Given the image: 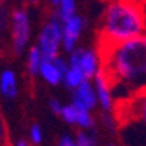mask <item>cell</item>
Masks as SVG:
<instances>
[{
	"label": "cell",
	"instance_id": "6da1fadb",
	"mask_svg": "<svg viewBox=\"0 0 146 146\" xmlns=\"http://www.w3.org/2000/svg\"><path fill=\"white\" fill-rule=\"evenodd\" d=\"M102 70L115 100H129L146 89V32L117 44L101 45Z\"/></svg>",
	"mask_w": 146,
	"mask_h": 146
},
{
	"label": "cell",
	"instance_id": "7a4b0ae2",
	"mask_svg": "<svg viewBox=\"0 0 146 146\" xmlns=\"http://www.w3.org/2000/svg\"><path fill=\"white\" fill-rule=\"evenodd\" d=\"M146 32V7L137 0H110L100 28V45H110Z\"/></svg>",
	"mask_w": 146,
	"mask_h": 146
},
{
	"label": "cell",
	"instance_id": "3957f363",
	"mask_svg": "<svg viewBox=\"0 0 146 146\" xmlns=\"http://www.w3.org/2000/svg\"><path fill=\"white\" fill-rule=\"evenodd\" d=\"M62 36H63V22L57 16V13H54L42 27L38 36V44H36L44 58H54L56 56L60 54Z\"/></svg>",
	"mask_w": 146,
	"mask_h": 146
},
{
	"label": "cell",
	"instance_id": "277c9868",
	"mask_svg": "<svg viewBox=\"0 0 146 146\" xmlns=\"http://www.w3.org/2000/svg\"><path fill=\"white\" fill-rule=\"evenodd\" d=\"M69 66L75 67L83 73L86 79H94L95 75L102 69V58L98 51L92 50V48H83L76 47L69 53Z\"/></svg>",
	"mask_w": 146,
	"mask_h": 146
},
{
	"label": "cell",
	"instance_id": "5b68a950",
	"mask_svg": "<svg viewBox=\"0 0 146 146\" xmlns=\"http://www.w3.org/2000/svg\"><path fill=\"white\" fill-rule=\"evenodd\" d=\"M31 38L29 15L25 9H16L12 15V47L15 54H22L27 50Z\"/></svg>",
	"mask_w": 146,
	"mask_h": 146
},
{
	"label": "cell",
	"instance_id": "8992f818",
	"mask_svg": "<svg viewBox=\"0 0 146 146\" xmlns=\"http://www.w3.org/2000/svg\"><path fill=\"white\" fill-rule=\"evenodd\" d=\"M92 83L95 88L98 105L102 110V113L104 111H114V107H115L114 91L111 86V82H110L108 76L105 75V72L102 69L95 75V78L92 79Z\"/></svg>",
	"mask_w": 146,
	"mask_h": 146
},
{
	"label": "cell",
	"instance_id": "52a82bcc",
	"mask_svg": "<svg viewBox=\"0 0 146 146\" xmlns=\"http://www.w3.org/2000/svg\"><path fill=\"white\" fill-rule=\"evenodd\" d=\"M85 27V21L82 16L75 13L73 16L63 21V36H62V48L66 53H70L73 48L78 47V41Z\"/></svg>",
	"mask_w": 146,
	"mask_h": 146
},
{
	"label": "cell",
	"instance_id": "ba28073f",
	"mask_svg": "<svg viewBox=\"0 0 146 146\" xmlns=\"http://www.w3.org/2000/svg\"><path fill=\"white\" fill-rule=\"evenodd\" d=\"M72 102H75L76 105L82 107V108H86L89 111L95 110L98 107V100H96V94H95V88H94V83L91 79H85L80 85L75 89H72Z\"/></svg>",
	"mask_w": 146,
	"mask_h": 146
},
{
	"label": "cell",
	"instance_id": "9c48e42d",
	"mask_svg": "<svg viewBox=\"0 0 146 146\" xmlns=\"http://www.w3.org/2000/svg\"><path fill=\"white\" fill-rule=\"evenodd\" d=\"M38 75L42 78L44 82H47L51 86H56V85H60L63 80V72L60 70L53 58H44L41 67L38 70Z\"/></svg>",
	"mask_w": 146,
	"mask_h": 146
},
{
	"label": "cell",
	"instance_id": "30bf717a",
	"mask_svg": "<svg viewBox=\"0 0 146 146\" xmlns=\"http://www.w3.org/2000/svg\"><path fill=\"white\" fill-rule=\"evenodd\" d=\"M126 101H129V115L146 126V89Z\"/></svg>",
	"mask_w": 146,
	"mask_h": 146
},
{
	"label": "cell",
	"instance_id": "8fae6325",
	"mask_svg": "<svg viewBox=\"0 0 146 146\" xmlns=\"http://www.w3.org/2000/svg\"><path fill=\"white\" fill-rule=\"evenodd\" d=\"M0 94L7 100L18 96V78L13 70H3L0 75Z\"/></svg>",
	"mask_w": 146,
	"mask_h": 146
},
{
	"label": "cell",
	"instance_id": "7c38bea8",
	"mask_svg": "<svg viewBox=\"0 0 146 146\" xmlns=\"http://www.w3.org/2000/svg\"><path fill=\"white\" fill-rule=\"evenodd\" d=\"M42 60H44V56H42V53L38 47L35 45V47L29 48V51L27 54V67H28V72L32 76L38 75V70L41 67Z\"/></svg>",
	"mask_w": 146,
	"mask_h": 146
},
{
	"label": "cell",
	"instance_id": "4fadbf2b",
	"mask_svg": "<svg viewBox=\"0 0 146 146\" xmlns=\"http://www.w3.org/2000/svg\"><path fill=\"white\" fill-rule=\"evenodd\" d=\"M85 79L83 76V73L80 72V70H78V69H75V67H67V70L64 72V75H63V80H62V83H64V86L66 88H69V89H75L78 85H80Z\"/></svg>",
	"mask_w": 146,
	"mask_h": 146
},
{
	"label": "cell",
	"instance_id": "5bb4252c",
	"mask_svg": "<svg viewBox=\"0 0 146 146\" xmlns=\"http://www.w3.org/2000/svg\"><path fill=\"white\" fill-rule=\"evenodd\" d=\"M76 146H95L98 145V135L94 129H80V131L75 136Z\"/></svg>",
	"mask_w": 146,
	"mask_h": 146
},
{
	"label": "cell",
	"instance_id": "9a60e30c",
	"mask_svg": "<svg viewBox=\"0 0 146 146\" xmlns=\"http://www.w3.org/2000/svg\"><path fill=\"white\" fill-rule=\"evenodd\" d=\"M78 114H79V105H76L75 102L70 104H63V108L60 111V117L63 118V121H66L67 124L76 126V120H78Z\"/></svg>",
	"mask_w": 146,
	"mask_h": 146
},
{
	"label": "cell",
	"instance_id": "2e32d148",
	"mask_svg": "<svg viewBox=\"0 0 146 146\" xmlns=\"http://www.w3.org/2000/svg\"><path fill=\"white\" fill-rule=\"evenodd\" d=\"M57 7H58L57 16L63 22L67 18H70V16H73L76 13V0H62Z\"/></svg>",
	"mask_w": 146,
	"mask_h": 146
},
{
	"label": "cell",
	"instance_id": "e0dca14e",
	"mask_svg": "<svg viewBox=\"0 0 146 146\" xmlns=\"http://www.w3.org/2000/svg\"><path fill=\"white\" fill-rule=\"evenodd\" d=\"M76 126L79 129H94L95 127V120L92 115V111L86 108L79 107V114H78V120H76Z\"/></svg>",
	"mask_w": 146,
	"mask_h": 146
},
{
	"label": "cell",
	"instance_id": "ac0fdd59",
	"mask_svg": "<svg viewBox=\"0 0 146 146\" xmlns=\"http://www.w3.org/2000/svg\"><path fill=\"white\" fill-rule=\"evenodd\" d=\"M44 140V131L40 126L34 124L29 130V143H34V145H40L42 143Z\"/></svg>",
	"mask_w": 146,
	"mask_h": 146
},
{
	"label": "cell",
	"instance_id": "d6986e66",
	"mask_svg": "<svg viewBox=\"0 0 146 146\" xmlns=\"http://www.w3.org/2000/svg\"><path fill=\"white\" fill-rule=\"evenodd\" d=\"M102 124L108 130H115L117 129V115L113 114V111H104L102 114Z\"/></svg>",
	"mask_w": 146,
	"mask_h": 146
},
{
	"label": "cell",
	"instance_id": "ffe728a7",
	"mask_svg": "<svg viewBox=\"0 0 146 146\" xmlns=\"http://www.w3.org/2000/svg\"><path fill=\"white\" fill-rule=\"evenodd\" d=\"M58 145L60 146H76V139L72 135H63L58 139Z\"/></svg>",
	"mask_w": 146,
	"mask_h": 146
},
{
	"label": "cell",
	"instance_id": "44dd1931",
	"mask_svg": "<svg viewBox=\"0 0 146 146\" xmlns=\"http://www.w3.org/2000/svg\"><path fill=\"white\" fill-rule=\"evenodd\" d=\"M48 105H50V110L54 113V114H60V111H62V108H63V102L62 101H58V100H56V98H53V100H50L48 101Z\"/></svg>",
	"mask_w": 146,
	"mask_h": 146
},
{
	"label": "cell",
	"instance_id": "7402d4cb",
	"mask_svg": "<svg viewBox=\"0 0 146 146\" xmlns=\"http://www.w3.org/2000/svg\"><path fill=\"white\" fill-rule=\"evenodd\" d=\"M5 136H6V133H5V126H3L2 113H0V143H3V142H5Z\"/></svg>",
	"mask_w": 146,
	"mask_h": 146
},
{
	"label": "cell",
	"instance_id": "603a6c76",
	"mask_svg": "<svg viewBox=\"0 0 146 146\" xmlns=\"http://www.w3.org/2000/svg\"><path fill=\"white\" fill-rule=\"evenodd\" d=\"M28 145H29V140H23V139L16 140V146H28Z\"/></svg>",
	"mask_w": 146,
	"mask_h": 146
},
{
	"label": "cell",
	"instance_id": "cb8c5ba5",
	"mask_svg": "<svg viewBox=\"0 0 146 146\" xmlns=\"http://www.w3.org/2000/svg\"><path fill=\"white\" fill-rule=\"evenodd\" d=\"M50 2H51V5H53V6H58V3L62 2V0H50Z\"/></svg>",
	"mask_w": 146,
	"mask_h": 146
},
{
	"label": "cell",
	"instance_id": "d4e9b609",
	"mask_svg": "<svg viewBox=\"0 0 146 146\" xmlns=\"http://www.w3.org/2000/svg\"><path fill=\"white\" fill-rule=\"evenodd\" d=\"M137 2H140V3H143V5H146V0H137Z\"/></svg>",
	"mask_w": 146,
	"mask_h": 146
},
{
	"label": "cell",
	"instance_id": "484cf974",
	"mask_svg": "<svg viewBox=\"0 0 146 146\" xmlns=\"http://www.w3.org/2000/svg\"><path fill=\"white\" fill-rule=\"evenodd\" d=\"M31 2H34V3H36V2H38V0H31Z\"/></svg>",
	"mask_w": 146,
	"mask_h": 146
},
{
	"label": "cell",
	"instance_id": "4316f807",
	"mask_svg": "<svg viewBox=\"0 0 146 146\" xmlns=\"http://www.w3.org/2000/svg\"><path fill=\"white\" fill-rule=\"evenodd\" d=\"M145 6H146V5H145Z\"/></svg>",
	"mask_w": 146,
	"mask_h": 146
},
{
	"label": "cell",
	"instance_id": "83f0119b",
	"mask_svg": "<svg viewBox=\"0 0 146 146\" xmlns=\"http://www.w3.org/2000/svg\"><path fill=\"white\" fill-rule=\"evenodd\" d=\"M145 7H146V6H145Z\"/></svg>",
	"mask_w": 146,
	"mask_h": 146
}]
</instances>
